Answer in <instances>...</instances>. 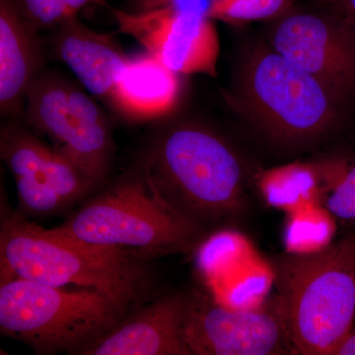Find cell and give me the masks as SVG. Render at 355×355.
<instances>
[{
    "instance_id": "obj_1",
    "label": "cell",
    "mask_w": 355,
    "mask_h": 355,
    "mask_svg": "<svg viewBox=\"0 0 355 355\" xmlns=\"http://www.w3.org/2000/svg\"><path fill=\"white\" fill-rule=\"evenodd\" d=\"M137 170L166 205L202 229L235 216L244 205L240 159L225 140L200 125L159 133Z\"/></svg>"
},
{
    "instance_id": "obj_2",
    "label": "cell",
    "mask_w": 355,
    "mask_h": 355,
    "mask_svg": "<svg viewBox=\"0 0 355 355\" xmlns=\"http://www.w3.org/2000/svg\"><path fill=\"white\" fill-rule=\"evenodd\" d=\"M273 268L294 354L336 355L355 320V235Z\"/></svg>"
},
{
    "instance_id": "obj_3",
    "label": "cell",
    "mask_w": 355,
    "mask_h": 355,
    "mask_svg": "<svg viewBox=\"0 0 355 355\" xmlns=\"http://www.w3.org/2000/svg\"><path fill=\"white\" fill-rule=\"evenodd\" d=\"M1 282L11 277L49 286L85 287L132 306L146 284L141 261L46 229L18 214L2 216Z\"/></svg>"
},
{
    "instance_id": "obj_4",
    "label": "cell",
    "mask_w": 355,
    "mask_h": 355,
    "mask_svg": "<svg viewBox=\"0 0 355 355\" xmlns=\"http://www.w3.org/2000/svg\"><path fill=\"white\" fill-rule=\"evenodd\" d=\"M55 229L142 261L186 253L202 233L200 225L166 205L139 170L89 198Z\"/></svg>"
},
{
    "instance_id": "obj_5",
    "label": "cell",
    "mask_w": 355,
    "mask_h": 355,
    "mask_svg": "<svg viewBox=\"0 0 355 355\" xmlns=\"http://www.w3.org/2000/svg\"><path fill=\"white\" fill-rule=\"evenodd\" d=\"M130 312V306L98 289L53 286L22 277L0 286L1 335L39 354H80Z\"/></svg>"
},
{
    "instance_id": "obj_6",
    "label": "cell",
    "mask_w": 355,
    "mask_h": 355,
    "mask_svg": "<svg viewBox=\"0 0 355 355\" xmlns=\"http://www.w3.org/2000/svg\"><path fill=\"white\" fill-rule=\"evenodd\" d=\"M235 100L266 135L282 142L305 141L328 132L343 104L272 46L253 51L243 62Z\"/></svg>"
},
{
    "instance_id": "obj_7",
    "label": "cell",
    "mask_w": 355,
    "mask_h": 355,
    "mask_svg": "<svg viewBox=\"0 0 355 355\" xmlns=\"http://www.w3.org/2000/svg\"><path fill=\"white\" fill-rule=\"evenodd\" d=\"M26 116L94 188L104 181L114 155L111 128L101 107L83 87L58 74L39 76L26 94Z\"/></svg>"
},
{
    "instance_id": "obj_8",
    "label": "cell",
    "mask_w": 355,
    "mask_h": 355,
    "mask_svg": "<svg viewBox=\"0 0 355 355\" xmlns=\"http://www.w3.org/2000/svg\"><path fill=\"white\" fill-rule=\"evenodd\" d=\"M184 334L193 355L295 354L277 294L260 309L241 311L197 292L190 296Z\"/></svg>"
},
{
    "instance_id": "obj_9",
    "label": "cell",
    "mask_w": 355,
    "mask_h": 355,
    "mask_svg": "<svg viewBox=\"0 0 355 355\" xmlns=\"http://www.w3.org/2000/svg\"><path fill=\"white\" fill-rule=\"evenodd\" d=\"M270 44L343 103L354 92L355 31L338 16L287 14L272 28Z\"/></svg>"
},
{
    "instance_id": "obj_10",
    "label": "cell",
    "mask_w": 355,
    "mask_h": 355,
    "mask_svg": "<svg viewBox=\"0 0 355 355\" xmlns=\"http://www.w3.org/2000/svg\"><path fill=\"white\" fill-rule=\"evenodd\" d=\"M111 11L119 32L132 37L173 71L216 76L219 43L211 18L173 7Z\"/></svg>"
},
{
    "instance_id": "obj_11",
    "label": "cell",
    "mask_w": 355,
    "mask_h": 355,
    "mask_svg": "<svg viewBox=\"0 0 355 355\" xmlns=\"http://www.w3.org/2000/svg\"><path fill=\"white\" fill-rule=\"evenodd\" d=\"M190 296H164L128 314L83 355H193L186 340Z\"/></svg>"
},
{
    "instance_id": "obj_12",
    "label": "cell",
    "mask_w": 355,
    "mask_h": 355,
    "mask_svg": "<svg viewBox=\"0 0 355 355\" xmlns=\"http://www.w3.org/2000/svg\"><path fill=\"white\" fill-rule=\"evenodd\" d=\"M53 44L88 93L113 107L114 88L128 55L112 35L101 34L83 24L77 16L55 28Z\"/></svg>"
},
{
    "instance_id": "obj_13",
    "label": "cell",
    "mask_w": 355,
    "mask_h": 355,
    "mask_svg": "<svg viewBox=\"0 0 355 355\" xmlns=\"http://www.w3.org/2000/svg\"><path fill=\"white\" fill-rule=\"evenodd\" d=\"M39 30L29 22L13 0H0V111L18 113L28 88L43 64Z\"/></svg>"
},
{
    "instance_id": "obj_14",
    "label": "cell",
    "mask_w": 355,
    "mask_h": 355,
    "mask_svg": "<svg viewBox=\"0 0 355 355\" xmlns=\"http://www.w3.org/2000/svg\"><path fill=\"white\" fill-rule=\"evenodd\" d=\"M179 94V74L146 51L128 58L123 65L113 108L130 120H153L170 113Z\"/></svg>"
},
{
    "instance_id": "obj_15",
    "label": "cell",
    "mask_w": 355,
    "mask_h": 355,
    "mask_svg": "<svg viewBox=\"0 0 355 355\" xmlns=\"http://www.w3.org/2000/svg\"><path fill=\"white\" fill-rule=\"evenodd\" d=\"M258 186L265 202L286 214L321 200V184L314 162H293L266 170L259 177Z\"/></svg>"
},
{
    "instance_id": "obj_16",
    "label": "cell",
    "mask_w": 355,
    "mask_h": 355,
    "mask_svg": "<svg viewBox=\"0 0 355 355\" xmlns=\"http://www.w3.org/2000/svg\"><path fill=\"white\" fill-rule=\"evenodd\" d=\"M275 284L273 266L257 254L226 279L209 284L210 294L220 304L234 310L260 309L268 302Z\"/></svg>"
},
{
    "instance_id": "obj_17",
    "label": "cell",
    "mask_w": 355,
    "mask_h": 355,
    "mask_svg": "<svg viewBox=\"0 0 355 355\" xmlns=\"http://www.w3.org/2000/svg\"><path fill=\"white\" fill-rule=\"evenodd\" d=\"M257 256L253 245L238 231L224 229L198 245L196 265L207 284L226 279Z\"/></svg>"
},
{
    "instance_id": "obj_18",
    "label": "cell",
    "mask_w": 355,
    "mask_h": 355,
    "mask_svg": "<svg viewBox=\"0 0 355 355\" xmlns=\"http://www.w3.org/2000/svg\"><path fill=\"white\" fill-rule=\"evenodd\" d=\"M336 231V217L320 202L287 214L284 234L286 253H318L334 242Z\"/></svg>"
},
{
    "instance_id": "obj_19",
    "label": "cell",
    "mask_w": 355,
    "mask_h": 355,
    "mask_svg": "<svg viewBox=\"0 0 355 355\" xmlns=\"http://www.w3.org/2000/svg\"><path fill=\"white\" fill-rule=\"evenodd\" d=\"M314 163L321 184V205L338 220L355 224V158L336 155Z\"/></svg>"
},
{
    "instance_id": "obj_20",
    "label": "cell",
    "mask_w": 355,
    "mask_h": 355,
    "mask_svg": "<svg viewBox=\"0 0 355 355\" xmlns=\"http://www.w3.org/2000/svg\"><path fill=\"white\" fill-rule=\"evenodd\" d=\"M22 15L39 31L58 27L90 6L108 7L106 0H13Z\"/></svg>"
},
{
    "instance_id": "obj_21",
    "label": "cell",
    "mask_w": 355,
    "mask_h": 355,
    "mask_svg": "<svg viewBox=\"0 0 355 355\" xmlns=\"http://www.w3.org/2000/svg\"><path fill=\"white\" fill-rule=\"evenodd\" d=\"M292 0H214L209 18L241 22L265 20L282 15Z\"/></svg>"
},
{
    "instance_id": "obj_22",
    "label": "cell",
    "mask_w": 355,
    "mask_h": 355,
    "mask_svg": "<svg viewBox=\"0 0 355 355\" xmlns=\"http://www.w3.org/2000/svg\"><path fill=\"white\" fill-rule=\"evenodd\" d=\"M336 15L342 18L355 31V0H331Z\"/></svg>"
},
{
    "instance_id": "obj_23",
    "label": "cell",
    "mask_w": 355,
    "mask_h": 355,
    "mask_svg": "<svg viewBox=\"0 0 355 355\" xmlns=\"http://www.w3.org/2000/svg\"><path fill=\"white\" fill-rule=\"evenodd\" d=\"M336 355H355V320L349 335L338 347Z\"/></svg>"
}]
</instances>
